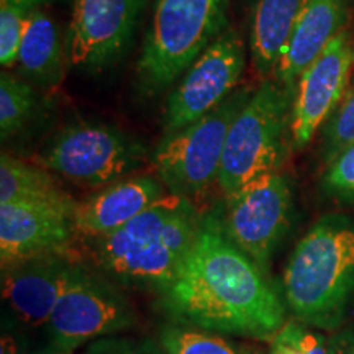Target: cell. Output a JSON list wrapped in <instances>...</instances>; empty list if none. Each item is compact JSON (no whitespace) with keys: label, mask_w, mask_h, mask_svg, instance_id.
Wrapping results in <instances>:
<instances>
[{"label":"cell","mask_w":354,"mask_h":354,"mask_svg":"<svg viewBox=\"0 0 354 354\" xmlns=\"http://www.w3.org/2000/svg\"><path fill=\"white\" fill-rule=\"evenodd\" d=\"M266 271L221 228L218 210L203 214L201 232L174 277L159 292L184 325L271 342L286 325V305Z\"/></svg>","instance_id":"6da1fadb"},{"label":"cell","mask_w":354,"mask_h":354,"mask_svg":"<svg viewBox=\"0 0 354 354\" xmlns=\"http://www.w3.org/2000/svg\"><path fill=\"white\" fill-rule=\"evenodd\" d=\"M202 220L196 203L167 194L117 232L86 240L88 254L120 284L161 290L192 250Z\"/></svg>","instance_id":"7a4b0ae2"},{"label":"cell","mask_w":354,"mask_h":354,"mask_svg":"<svg viewBox=\"0 0 354 354\" xmlns=\"http://www.w3.org/2000/svg\"><path fill=\"white\" fill-rule=\"evenodd\" d=\"M284 299L304 325L342 326L354 304V216L325 215L304 234L287 263Z\"/></svg>","instance_id":"3957f363"},{"label":"cell","mask_w":354,"mask_h":354,"mask_svg":"<svg viewBox=\"0 0 354 354\" xmlns=\"http://www.w3.org/2000/svg\"><path fill=\"white\" fill-rule=\"evenodd\" d=\"M230 0H153L151 24L136 66L141 91L176 82L227 26Z\"/></svg>","instance_id":"277c9868"},{"label":"cell","mask_w":354,"mask_h":354,"mask_svg":"<svg viewBox=\"0 0 354 354\" xmlns=\"http://www.w3.org/2000/svg\"><path fill=\"white\" fill-rule=\"evenodd\" d=\"M292 95L276 79H264L230 127L221 158L218 187L223 196L279 171L290 138Z\"/></svg>","instance_id":"5b68a950"},{"label":"cell","mask_w":354,"mask_h":354,"mask_svg":"<svg viewBox=\"0 0 354 354\" xmlns=\"http://www.w3.org/2000/svg\"><path fill=\"white\" fill-rule=\"evenodd\" d=\"M250 87L236 88L198 120L162 136L153 153L154 169L167 194L196 203L218 184L230 127L250 99Z\"/></svg>","instance_id":"8992f818"},{"label":"cell","mask_w":354,"mask_h":354,"mask_svg":"<svg viewBox=\"0 0 354 354\" xmlns=\"http://www.w3.org/2000/svg\"><path fill=\"white\" fill-rule=\"evenodd\" d=\"M143 145L100 122L61 128L39 151L37 162L82 187H107L143 165Z\"/></svg>","instance_id":"52a82bcc"},{"label":"cell","mask_w":354,"mask_h":354,"mask_svg":"<svg viewBox=\"0 0 354 354\" xmlns=\"http://www.w3.org/2000/svg\"><path fill=\"white\" fill-rule=\"evenodd\" d=\"M292 187L281 171L268 172L225 196L218 216L228 240L263 271L290 227Z\"/></svg>","instance_id":"ba28073f"},{"label":"cell","mask_w":354,"mask_h":354,"mask_svg":"<svg viewBox=\"0 0 354 354\" xmlns=\"http://www.w3.org/2000/svg\"><path fill=\"white\" fill-rule=\"evenodd\" d=\"M135 325L136 313L125 294L110 277L82 263L44 330L48 343L74 353L94 339L122 335Z\"/></svg>","instance_id":"9c48e42d"},{"label":"cell","mask_w":354,"mask_h":354,"mask_svg":"<svg viewBox=\"0 0 354 354\" xmlns=\"http://www.w3.org/2000/svg\"><path fill=\"white\" fill-rule=\"evenodd\" d=\"M245 66V43L228 26L190 64L171 92L162 115L165 135L190 125L227 100L236 91Z\"/></svg>","instance_id":"30bf717a"},{"label":"cell","mask_w":354,"mask_h":354,"mask_svg":"<svg viewBox=\"0 0 354 354\" xmlns=\"http://www.w3.org/2000/svg\"><path fill=\"white\" fill-rule=\"evenodd\" d=\"M354 71V38L346 28L300 74L290 104V143L305 148L346 95Z\"/></svg>","instance_id":"8fae6325"},{"label":"cell","mask_w":354,"mask_h":354,"mask_svg":"<svg viewBox=\"0 0 354 354\" xmlns=\"http://www.w3.org/2000/svg\"><path fill=\"white\" fill-rule=\"evenodd\" d=\"M146 0H74L66 37L69 64L81 71H100L123 55Z\"/></svg>","instance_id":"7c38bea8"},{"label":"cell","mask_w":354,"mask_h":354,"mask_svg":"<svg viewBox=\"0 0 354 354\" xmlns=\"http://www.w3.org/2000/svg\"><path fill=\"white\" fill-rule=\"evenodd\" d=\"M77 202L32 201L0 203V263L68 253L76 232Z\"/></svg>","instance_id":"4fadbf2b"},{"label":"cell","mask_w":354,"mask_h":354,"mask_svg":"<svg viewBox=\"0 0 354 354\" xmlns=\"http://www.w3.org/2000/svg\"><path fill=\"white\" fill-rule=\"evenodd\" d=\"M82 261L68 253L44 254L2 268V297L15 320L28 328L46 326L56 304Z\"/></svg>","instance_id":"5bb4252c"},{"label":"cell","mask_w":354,"mask_h":354,"mask_svg":"<svg viewBox=\"0 0 354 354\" xmlns=\"http://www.w3.org/2000/svg\"><path fill=\"white\" fill-rule=\"evenodd\" d=\"M346 19L348 0H308L274 71L276 81L290 95L300 74L343 32Z\"/></svg>","instance_id":"9a60e30c"},{"label":"cell","mask_w":354,"mask_h":354,"mask_svg":"<svg viewBox=\"0 0 354 354\" xmlns=\"http://www.w3.org/2000/svg\"><path fill=\"white\" fill-rule=\"evenodd\" d=\"M166 187L151 176L125 177L77 203L76 232L84 240L105 236L125 227L149 205L165 197Z\"/></svg>","instance_id":"2e32d148"},{"label":"cell","mask_w":354,"mask_h":354,"mask_svg":"<svg viewBox=\"0 0 354 354\" xmlns=\"http://www.w3.org/2000/svg\"><path fill=\"white\" fill-rule=\"evenodd\" d=\"M308 0H253L250 15V51L259 74H274L292 28Z\"/></svg>","instance_id":"e0dca14e"},{"label":"cell","mask_w":354,"mask_h":354,"mask_svg":"<svg viewBox=\"0 0 354 354\" xmlns=\"http://www.w3.org/2000/svg\"><path fill=\"white\" fill-rule=\"evenodd\" d=\"M68 61V51L51 17L43 10L30 17L17 55L21 73L39 87L55 88L63 82Z\"/></svg>","instance_id":"ac0fdd59"},{"label":"cell","mask_w":354,"mask_h":354,"mask_svg":"<svg viewBox=\"0 0 354 354\" xmlns=\"http://www.w3.org/2000/svg\"><path fill=\"white\" fill-rule=\"evenodd\" d=\"M68 194L43 166H33L2 153L0 158V203L63 201Z\"/></svg>","instance_id":"d6986e66"},{"label":"cell","mask_w":354,"mask_h":354,"mask_svg":"<svg viewBox=\"0 0 354 354\" xmlns=\"http://www.w3.org/2000/svg\"><path fill=\"white\" fill-rule=\"evenodd\" d=\"M159 339L167 354H256L251 348L230 342L223 335L184 323L166 325Z\"/></svg>","instance_id":"ffe728a7"},{"label":"cell","mask_w":354,"mask_h":354,"mask_svg":"<svg viewBox=\"0 0 354 354\" xmlns=\"http://www.w3.org/2000/svg\"><path fill=\"white\" fill-rule=\"evenodd\" d=\"M37 110V94L28 82L12 74L0 76V138L10 140L26 127Z\"/></svg>","instance_id":"44dd1931"},{"label":"cell","mask_w":354,"mask_h":354,"mask_svg":"<svg viewBox=\"0 0 354 354\" xmlns=\"http://www.w3.org/2000/svg\"><path fill=\"white\" fill-rule=\"evenodd\" d=\"M48 2L51 0H0V63L3 68L17 63L26 21Z\"/></svg>","instance_id":"7402d4cb"},{"label":"cell","mask_w":354,"mask_h":354,"mask_svg":"<svg viewBox=\"0 0 354 354\" xmlns=\"http://www.w3.org/2000/svg\"><path fill=\"white\" fill-rule=\"evenodd\" d=\"M323 138H325L323 154L326 162L338 156L348 146L354 145V84L348 88L346 95L326 122Z\"/></svg>","instance_id":"603a6c76"},{"label":"cell","mask_w":354,"mask_h":354,"mask_svg":"<svg viewBox=\"0 0 354 354\" xmlns=\"http://www.w3.org/2000/svg\"><path fill=\"white\" fill-rule=\"evenodd\" d=\"M269 354H328V342L302 322L290 320L271 339Z\"/></svg>","instance_id":"cb8c5ba5"},{"label":"cell","mask_w":354,"mask_h":354,"mask_svg":"<svg viewBox=\"0 0 354 354\" xmlns=\"http://www.w3.org/2000/svg\"><path fill=\"white\" fill-rule=\"evenodd\" d=\"M323 187L331 197L354 205V145L328 162L323 176Z\"/></svg>","instance_id":"d4e9b609"},{"label":"cell","mask_w":354,"mask_h":354,"mask_svg":"<svg viewBox=\"0 0 354 354\" xmlns=\"http://www.w3.org/2000/svg\"><path fill=\"white\" fill-rule=\"evenodd\" d=\"M82 354H167L161 339L151 336L112 335L86 344Z\"/></svg>","instance_id":"484cf974"},{"label":"cell","mask_w":354,"mask_h":354,"mask_svg":"<svg viewBox=\"0 0 354 354\" xmlns=\"http://www.w3.org/2000/svg\"><path fill=\"white\" fill-rule=\"evenodd\" d=\"M328 354H354V328L336 331L328 339Z\"/></svg>","instance_id":"4316f807"},{"label":"cell","mask_w":354,"mask_h":354,"mask_svg":"<svg viewBox=\"0 0 354 354\" xmlns=\"http://www.w3.org/2000/svg\"><path fill=\"white\" fill-rule=\"evenodd\" d=\"M2 354H21L20 338L10 330H3L2 333Z\"/></svg>","instance_id":"83f0119b"},{"label":"cell","mask_w":354,"mask_h":354,"mask_svg":"<svg viewBox=\"0 0 354 354\" xmlns=\"http://www.w3.org/2000/svg\"><path fill=\"white\" fill-rule=\"evenodd\" d=\"M28 354H73V353H68V351H64V349L55 346V344L48 343L46 346H41V348L35 349V351L28 353Z\"/></svg>","instance_id":"f1b7e54d"}]
</instances>
